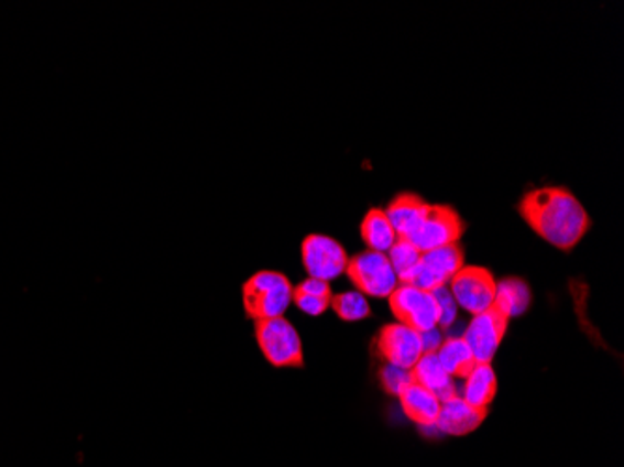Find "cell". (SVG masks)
<instances>
[{"instance_id":"7","label":"cell","mask_w":624,"mask_h":467,"mask_svg":"<svg viewBox=\"0 0 624 467\" xmlns=\"http://www.w3.org/2000/svg\"><path fill=\"white\" fill-rule=\"evenodd\" d=\"M449 290H451L458 307H462L475 316V314L489 311L494 305L497 283L486 268L464 265L449 281Z\"/></svg>"},{"instance_id":"23","label":"cell","mask_w":624,"mask_h":467,"mask_svg":"<svg viewBox=\"0 0 624 467\" xmlns=\"http://www.w3.org/2000/svg\"><path fill=\"white\" fill-rule=\"evenodd\" d=\"M380 383L390 394H398L412 383V370L401 369L395 365H384L380 370Z\"/></svg>"},{"instance_id":"2","label":"cell","mask_w":624,"mask_h":467,"mask_svg":"<svg viewBox=\"0 0 624 467\" xmlns=\"http://www.w3.org/2000/svg\"><path fill=\"white\" fill-rule=\"evenodd\" d=\"M291 279L285 273L273 270L256 271L245 281L241 300L245 314L253 322L272 321L285 316L292 305Z\"/></svg>"},{"instance_id":"6","label":"cell","mask_w":624,"mask_h":467,"mask_svg":"<svg viewBox=\"0 0 624 467\" xmlns=\"http://www.w3.org/2000/svg\"><path fill=\"white\" fill-rule=\"evenodd\" d=\"M390 308L398 324L412 327L415 332L427 333L438 327V302L433 292L427 290L398 284L390 295Z\"/></svg>"},{"instance_id":"8","label":"cell","mask_w":624,"mask_h":467,"mask_svg":"<svg viewBox=\"0 0 624 467\" xmlns=\"http://www.w3.org/2000/svg\"><path fill=\"white\" fill-rule=\"evenodd\" d=\"M302 260L309 278L331 283L347 271L350 259L339 241L324 234H309L302 243Z\"/></svg>"},{"instance_id":"4","label":"cell","mask_w":624,"mask_h":467,"mask_svg":"<svg viewBox=\"0 0 624 467\" xmlns=\"http://www.w3.org/2000/svg\"><path fill=\"white\" fill-rule=\"evenodd\" d=\"M344 273L358 292L371 297H390L401 284L385 252H359L348 260Z\"/></svg>"},{"instance_id":"1","label":"cell","mask_w":624,"mask_h":467,"mask_svg":"<svg viewBox=\"0 0 624 467\" xmlns=\"http://www.w3.org/2000/svg\"><path fill=\"white\" fill-rule=\"evenodd\" d=\"M519 216L533 232L561 251H572L591 228V217L565 187H537L519 200Z\"/></svg>"},{"instance_id":"21","label":"cell","mask_w":624,"mask_h":467,"mask_svg":"<svg viewBox=\"0 0 624 467\" xmlns=\"http://www.w3.org/2000/svg\"><path fill=\"white\" fill-rule=\"evenodd\" d=\"M329 307L333 308L342 322H361L371 316V305L366 302V295L358 290L333 295Z\"/></svg>"},{"instance_id":"10","label":"cell","mask_w":624,"mask_h":467,"mask_svg":"<svg viewBox=\"0 0 624 467\" xmlns=\"http://www.w3.org/2000/svg\"><path fill=\"white\" fill-rule=\"evenodd\" d=\"M377 356L387 365L412 370L420 356L425 354L423 337L419 332L404 324H387L382 327L376 337Z\"/></svg>"},{"instance_id":"17","label":"cell","mask_w":624,"mask_h":467,"mask_svg":"<svg viewBox=\"0 0 624 467\" xmlns=\"http://www.w3.org/2000/svg\"><path fill=\"white\" fill-rule=\"evenodd\" d=\"M331 297H333V292L329 283L309 278L305 279L304 283L294 286L292 303L302 313L309 314V316H321L331 305Z\"/></svg>"},{"instance_id":"22","label":"cell","mask_w":624,"mask_h":467,"mask_svg":"<svg viewBox=\"0 0 624 467\" xmlns=\"http://www.w3.org/2000/svg\"><path fill=\"white\" fill-rule=\"evenodd\" d=\"M387 252H390L387 259L395 270L398 283L408 275L409 271L414 270L415 265L419 264L420 254H423L409 241L402 240V238H396L395 246L391 247Z\"/></svg>"},{"instance_id":"3","label":"cell","mask_w":624,"mask_h":467,"mask_svg":"<svg viewBox=\"0 0 624 467\" xmlns=\"http://www.w3.org/2000/svg\"><path fill=\"white\" fill-rule=\"evenodd\" d=\"M254 338L264 359L275 369H304V340L285 316L254 322Z\"/></svg>"},{"instance_id":"24","label":"cell","mask_w":624,"mask_h":467,"mask_svg":"<svg viewBox=\"0 0 624 467\" xmlns=\"http://www.w3.org/2000/svg\"><path fill=\"white\" fill-rule=\"evenodd\" d=\"M433 294L434 297H436V302H438V327H441V329H447V327L452 326V324H455V321H457V302H455V297H452L449 286H441V289L434 290Z\"/></svg>"},{"instance_id":"19","label":"cell","mask_w":624,"mask_h":467,"mask_svg":"<svg viewBox=\"0 0 624 467\" xmlns=\"http://www.w3.org/2000/svg\"><path fill=\"white\" fill-rule=\"evenodd\" d=\"M494 305L507 314L508 318L526 313L532 305V290L522 279H503L495 290Z\"/></svg>"},{"instance_id":"5","label":"cell","mask_w":624,"mask_h":467,"mask_svg":"<svg viewBox=\"0 0 624 467\" xmlns=\"http://www.w3.org/2000/svg\"><path fill=\"white\" fill-rule=\"evenodd\" d=\"M464 234V221L458 211L446 204H430L427 216L415 232L402 240L409 241L419 252L458 243Z\"/></svg>"},{"instance_id":"18","label":"cell","mask_w":624,"mask_h":467,"mask_svg":"<svg viewBox=\"0 0 624 467\" xmlns=\"http://www.w3.org/2000/svg\"><path fill=\"white\" fill-rule=\"evenodd\" d=\"M361 238L369 246V251L387 252L395 246L398 236L384 209L372 208L361 222Z\"/></svg>"},{"instance_id":"14","label":"cell","mask_w":624,"mask_h":467,"mask_svg":"<svg viewBox=\"0 0 624 467\" xmlns=\"http://www.w3.org/2000/svg\"><path fill=\"white\" fill-rule=\"evenodd\" d=\"M412 381L420 388L433 391L441 402L457 397L451 376L439 363L436 354H423L419 361L412 367Z\"/></svg>"},{"instance_id":"25","label":"cell","mask_w":624,"mask_h":467,"mask_svg":"<svg viewBox=\"0 0 624 467\" xmlns=\"http://www.w3.org/2000/svg\"><path fill=\"white\" fill-rule=\"evenodd\" d=\"M420 337H423V348H425V354H436L439 346H441V343H444V337H441L439 327L430 329V332L427 333H420Z\"/></svg>"},{"instance_id":"13","label":"cell","mask_w":624,"mask_h":467,"mask_svg":"<svg viewBox=\"0 0 624 467\" xmlns=\"http://www.w3.org/2000/svg\"><path fill=\"white\" fill-rule=\"evenodd\" d=\"M398 399H401L402 410L409 421H414L419 426H436L439 410H441V400L433 391L420 388L412 381L408 388L398 394Z\"/></svg>"},{"instance_id":"20","label":"cell","mask_w":624,"mask_h":467,"mask_svg":"<svg viewBox=\"0 0 624 467\" xmlns=\"http://www.w3.org/2000/svg\"><path fill=\"white\" fill-rule=\"evenodd\" d=\"M420 262L428 265L444 283L449 284L458 271L464 268V252L458 247V243H452V246L438 247L433 251L423 252Z\"/></svg>"},{"instance_id":"11","label":"cell","mask_w":624,"mask_h":467,"mask_svg":"<svg viewBox=\"0 0 624 467\" xmlns=\"http://www.w3.org/2000/svg\"><path fill=\"white\" fill-rule=\"evenodd\" d=\"M486 417H489L486 408L470 406L462 397L457 394L441 402L436 428L449 436H468L471 432H475Z\"/></svg>"},{"instance_id":"16","label":"cell","mask_w":624,"mask_h":467,"mask_svg":"<svg viewBox=\"0 0 624 467\" xmlns=\"http://www.w3.org/2000/svg\"><path fill=\"white\" fill-rule=\"evenodd\" d=\"M497 393V376L492 365H475L466 378L464 393L462 399L473 408H486L494 402Z\"/></svg>"},{"instance_id":"12","label":"cell","mask_w":624,"mask_h":467,"mask_svg":"<svg viewBox=\"0 0 624 467\" xmlns=\"http://www.w3.org/2000/svg\"><path fill=\"white\" fill-rule=\"evenodd\" d=\"M428 206L419 195L414 193H401L391 200L390 206L384 209L385 216L395 228L398 238H408L409 234L415 232L420 221L427 216Z\"/></svg>"},{"instance_id":"9","label":"cell","mask_w":624,"mask_h":467,"mask_svg":"<svg viewBox=\"0 0 624 467\" xmlns=\"http://www.w3.org/2000/svg\"><path fill=\"white\" fill-rule=\"evenodd\" d=\"M508 321L511 318L497 305H492L489 311L473 316L462 338L470 346L477 363H492V359L500 350L501 340L507 333Z\"/></svg>"},{"instance_id":"15","label":"cell","mask_w":624,"mask_h":467,"mask_svg":"<svg viewBox=\"0 0 624 467\" xmlns=\"http://www.w3.org/2000/svg\"><path fill=\"white\" fill-rule=\"evenodd\" d=\"M439 363L446 369L447 374L451 378H462L466 380L471 370L475 369V357L471 354L470 346L462 337H447L439 346L438 351Z\"/></svg>"}]
</instances>
